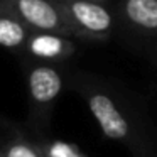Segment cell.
I'll return each mask as SVG.
<instances>
[{"label": "cell", "instance_id": "obj_1", "mask_svg": "<svg viewBox=\"0 0 157 157\" xmlns=\"http://www.w3.org/2000/svg\"><path fill=\"white\" fill-rule=\"evenodd\" d=\"M73 86L106 139L125 145L137 157H145L152 150V130L123 91L86 73L73 76Z\"/></svg>", "mask_w": 157, "mask_h": 157}, {"label": "cell", "instance_id": "obj_2", "mask_svg": "<svg viewBox=\"0 0 157 157\" xmlns=\"http://www.w3.org/2000/svg\"><path fill=\"white\" fill-rule=\"evenodd\" d=\"M25 83L29 95V125L42 137L51 122L54 103L63 91L64 75L58 64L29 61L25 64Z\"/></svg>", "mask_w": 157, "mask_h": 157}, {"label": "cell", "instance_id": "obj_3", "mask_svg": "<svg viewBox=\"0 0 157 157\" xmlns=\"http://www.w3.org/2000/svg\"><path fill=\"white\" fill-rule=\"evenodd\" d=\"M63 24L69 37L85 41H106L117 29L113 9L91 0H63L56 2Z\"/></svg>", "mask_w": 157, "mask_h": 157}, {"label": "cell", "instance_id": "obj_4", "mask_svg": "<svg viewBox=\"0 0 157 157\" xmlns=\"http://www.w3.org/2000/svg\"><path fill=\"white\" fill-rule=\"evenodd\" d=\"M0 14L14 19L29 32H56L69 37L52 0H0Z\"/></svg>", "mask_w": 157, "mask_h": 157}, {"label": "cell", "instance_id": "obj_5", "mask_svg": "<svg viewBox=\"0 0 157 157\" xmlns=\"http://www.w3.org/2000/svg\"><path fill=\"white\" fill-rule=\"evenodd\" d=\"M113 14L117 27L137 39L157 42V0H118Z\"/></svg>", "mask_w": 157, "mask_h": 157}, {"label": "cell", "instance_id": "obj_6", "mask_svg": "<svg viewBox=\"0 0 157 157\" xmlns=\"http://www.w3.org/2000/svg\"><path fill=\"white\" fill-rule=\"evenodd\" d=\"M22 52L29 56L32 61L58 64L66 61L76 52V44L71 37L56 34V32H34L27 34Z\"/></svg>", "mask_w": 157, "mask_h": 157}, {"label": "cell", "instance_id": "obj_7", "mask_svg": "<svg viewBox=\"0 0 157 157\" xmlns=\"http://www.w3.org/2000/svg\"><path fill=\"white\" fill-rule=\"evenodd\" d=\"M0 157H42L39 140H32L17 128H4L0 137Z\"/></svg>", "mask_w": 157, "mask_h": 157}, {"label": "cell", "instance_id": "obj_8", "mask_svg": "<svg viewBox=\"0 0 157 157\" xmlns=\"http://www.w3.org/2000/svg\"><path fill=\"white\" fill-rule=\"evenodd\" d=\"M29 31L14 19L0 14V48L22 52Z\"/></svg>", "mask_w": 157, "mask_h": 157}, {"label": "cell", "instance_id": "obj_9", "mask_svg": "<svg viewBox=\"0 0 157 157\" xmlns=\"http://www.w3.org/2000/svg\"><path fill=\"white\" fill-rule=\"evenodd\" d=\"M42 157H86L78 145L64 140H39Z\"/></svg>", "mask_w": 157, "mask_h": 157}, {"label": "cell", "instance_id": "obj_10", "mask_svg": "<svg viewBox=\"0 0 157 157\" xmlns=\"http://www.w3.org/2000/svg\"><path fill=\"white\" fill-rule=\"evenodd\" d=\"M52 2H63V0H52ZM91 2H101V4H106L108 0H91Z\"/></svg>", "mask_w": 157, "mask_h": 157}, {"label": "cell", "instance_id": "obj_11", "mask_svg": "<svg viewBox=\"0 0 157 157\" xmlns=\"http://www.w3.org/2000/svg\"><path fill=\"white\" fill-rule=\"evenodd\" d=\"M0 125H5V120H4V117L0 115Z\"/></svg>", "mask_w": 157, "mask_h": 157}, {"label": "cell", "instance_id": "obj_12", "mask_svg": "<svg viewBox=\"0 0 157 157\" xmlns=\"http://www.w3.org/2000/svg\"><path fill=\"white\" fill-rule=\"evenodd\" d=\"M154 64L157 66V51H155V54H154Z\"/></svg>", "mask_w": 157, "mask_h": 157}]
</instances>
